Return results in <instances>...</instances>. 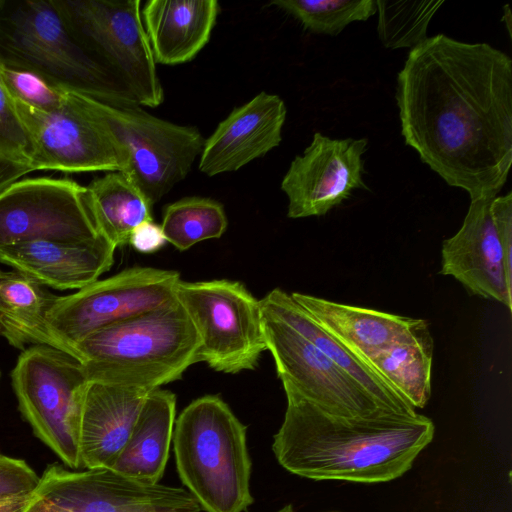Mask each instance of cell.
Returning <instances> with one entry per match:
<instances>
[{
  "label": "cell",
  "instance_id": "d6986e66",
  "mask_svg": "<svg viewBox=\"0 0 512 512\" xmlns=\"http://www.w3.org/2000/svg\"><path fill=\"white\" fill-rule=\"evenodd\" d=\"M115 249L103 237L81 243L33 240L0 246V263L42 286L79 290L110 269Z\"/></svg>",
  "mask_w": 512,
  "mask_h": 512
},
{
  "label": "cell",
  "instance_id": "9c48e42d",
  "mask_svg": "<svg viewBox=\"0 0 512 512\" xmlns=\"http://www.w3.org/2000/svg\"><path fill=\"white\" fill-rule=\"evenodd\" d=\"M79 95L121 145L124 173L152 206L185 179L202 152L205 139L194 126L163 120L140 106L116 107Z\"/></svg>",
  "mask_w": 512,
  "mask_h": 512
},
{
  "label": "cell",
  "instance_id": "3957f363",
  "mask_svg": "<svg viewBox=\"0 0 512 512\" xmlns=\"http://www.w3.org/2000/svg\"><path fill=\"white\" fill-rule=\"evenodd\" d=\"M199 338L176 301L100 329L75 344L88 380L154 390L199 362Z\"/></svg>",
  "mask_w": 512,
  "mask_h": 512
},
{
  "label": "cell",
  "instance_id": "ac0fdd59",
  "mask_svg": "<svg viewBox=\"0 0 512 512\" xmlns=\"http://www.w3.org/2000/svg\"><path fill=\"white\" fill-rule=\"evenodd\" d=\"M150 392L88 380L80 419V468H112Z\"/></svg>",
  "mask_w": 512,
  "mask_h": 512
},
{
  "label": "cell",
  "instance_id": "5bb4252c",
  "mask_svg": "<svg viewBox=\"0 0 512 512\" xmlns=\"http://www.w3.org/2000/svg\"><path fill=\"white\" fill-rule=\"evenodd\" d=\"M102 238L88 190L66 178H24L0 193V246L50 240L91 242Z\"/></svg>",
  "mask_w": 512,
  "mask_h": 512
},
{
  "label": "cell",
  "instance_id": "f546056e",
  "mask_svg": "<svg viewBox=\"0 0 512 512\" xmlns=\"http://www.w3.org/2000/svg\"><path fill=\"white\" fill-rule=\"evenodd\" d=\"M0 74L12 95L34 108L51 111L67 104V90L36 73L0 64Z\"/></svg>",
  "mask_w": 512,
  "mask_h": 512
},
{
  "label": "cell",
  "instance_id": "e0dca14e",
  "mask_svg": "<svg viewBox=\"0 0 512 512\" xmlns=\"http://www.w3.org/2000/svg\"><path fill=\"white\" fill-rule=\"evenodd\" d=\"M286 114L284 101L264 91L234 108L205 139L199 170L216 176L266 155L282 140Z\"/></svg>",
  "mask_w": 512,
  "mask_h": 512
},
{
  "label": "cell",
  "instance_id": "5b68a950",
  "mask_svg": "<svg viewBox=\"0 0 512 512\" xmlns=\"http://www.w3.org/2000/svg\"><path fill=\"white\" fill-rule=\"evenodd\" d=\"M0 64L107 105L139 106L77 43L53 0H0Z\"/></svg>",
  "mask_w": 512,
  "mask_h": 512
},
{
  "label": "cell",
  "instance_id": "277c9868",
  "mask_svg": "<svg viewBox=\"0 0 512 512\" xmlns=\"http://www.w3.org/2000/svg\"><path fill=\"white\" fill-rule=\"evenodd\" d=\"M246 426L218 396L186 406L173 429L178 475L206 512H243L253 503Z\"/></svg>",
  "mask_w": 512,
  "mask_h": 512
},
{
  "label": "cell",
  "instance_id": "d6a6232c",
  "mask_svg": "<svg viewBox=\"0 0 512 512\" xmlns=\"http://www.w3.org/2000/svg\"><path fill=\"white\" fill-rule=\"evenodd\" d=\"M490 213L501 246L507 279L512 284V193L494 197Z\"/></svg>",
  "mask_w": 512,
  "mask_h": 512
},
{
  "label": "cell",
  "instance_id": "484cf974",
  "mask_svg": "<svg viewBox=\"0 0 512 512\" xmlns=\"http://www.w3.org/2000/svg\"><path fill=\"white\" fill-rule=\"evenodd\" d=\"M432 354L428 329L411 340L392 345L367 365L414 409L423 408L431 396Z\"/></svg>",
  "mask_w": 512,
  "mask_h": 512
},
{
  "label": "cell",
  "instance_id": "9a60e30c",
  "mask_svg": "<svg viewBox=\"0 0 512 512\" xmlns=\"http://www.w3.org/2000/svg\"><path fill=\"white\" fill-rule=\"evenodd\" d=\"M365 138L332 139L316 132L302 155L285 173L281 189L288 198L287 216H322L348 199L364 180Z\"/></svg>",
  "mask_w": 512,
  "mask_h": 512
},
{
  "label": "cell",
  "instance_id": "74e56055",
  "mask_svg": "<svg viewBox=\"0 0 512 512\" xmlns=\"http://www.w3.org/2000/svg\"><path fill=\"white\" fill-rule=\"evenodd\" d=\"M277 512H294V509H293L292 505L289 504V505L284 506L282 509H280Z\"/></svg>",
  "mask_w": 512,
  "mask_h": 512
},
{
  "label": "cell",
  "instance_id": "f1b7e54d",
  "mask_svg": "<svg viewBox=\"0 0 512 512\" xmlns=\"http://www.w3.org/2000/svg\"><path fill=\"white\" fill-rule=\"evenodd\" d=\"M269 5L293 16L311 33L332 36L377 11L374 0H274Z\"/></svg>",
  "mask_w": 512,
  "mask_h": 512
},
{
  "label": "cell",
  "instance_id": "8fae6325",
  "mask_svg": "<svg viewBox=\"0 0 512 512\" xmlns=\"http://www.w3.org/2000/svg\"><path fill=\"white\" fill-rule=\"evenodd\" d=\"M180 280L174 270L126 269L72 294L57 296L48 312L49 323L75 347L100 329L170 304Z\"/></svg>",
  "mask_w": 512,
  "mask_h": 512
},
{
  "label": "cell",
  "instance_id": "603a6c76",
  "mask_svg": "<svg viewBox=\"0 0 512 512\" xmlns=\"http://www.w3.org/2000/svg\"><path fill=\"white\" fill-rule=\"evenodd\" d=\"M175 412L172 392L160 388L151 391L111 469L140 483L158 484L169 457Z\"/></svg>",
  "mask_w": 512,
  "mask_h": 512
},
{
  "label": "cell",
  "instance_id": "83f0119b",
  "mask_svg": "<svg viewBox=\"0 0 512 512\" xmlns=\"http://www.w3.org/2000/svg\"><path fill=\"white\" fill-rule=\"evenodd\" d=\"M378 36L386 48H415L427 37L428 24L443 1H375Z\"/></svg>",
  "mask_w": 512,
  "mask_h": 512
},
{
  "label": "cell",
  "instance_id": "4316f807",
  "mask_svg": "<svg viewBox=\"0 0 512 512\" xmlns=\"http://www.w3.org/2000/svg\"><path fill=\"white\" fill-rule=\"evenodd\" d=\"M224 207L206 197H185L168 204L161 228L167 242L184 251L207 239L220 238L227 228Z\"/></svg>",
  "mask_w": 512,
  "mask_h": 512
},
{
  "label": "cell",
  "instance_id": "ba28073f",
  "mask_svg": "<svg viewBox=\"0 0 512 512\" xmlns=\"http://www.w3.org/2000/svg\"><path fill=\"white\" fill-rule=\"evenodd\" d=\"M175 299L198 335L199 362L227 374L257 367L266 350L260 303L245 285L227 279L180 280Z\"/></svg>",
  "mask_w": 512,
  "mask_h": 512
},
{
  "label": "cell",
  "instance_id": "7a4b0ae2",
  "mask_svg": "<svg viewBox=\"0 0 512 512\" xmlns=\"http://www.w3.org/2000/svg\"><path fill=\"white\" fill-rule=\"evenodd\" d=\"M281 382L287 407L272 450L292 474L313 480L386 482L410 470L433 440L435 426L424 415L336 416Z\"/></svg>",
  "mask_w": 512,
  "mask_h": 512
},
{
  "label": "cell",
  "instance_id": "e575fe53",
  "mask_svg": "<svg viewBox=\"0 0 512 512\" xmlns=\"http://www.w3.org/2000/svg\"><path fill=\"white\" fill-rule=\"evenodd\" d=\"M33 171L30 166L11 161L0 155V193Z\"/></svg>",
  "mask_w": 512,
  "mask_h": 512
},
{
  "label": "cell",
  "instance_id": "6da1fadb",
  "mask_svg": "<svg viewBox=\"0 0 512 512\" xmlns=\"http://www.w3.org/2000/svg\"><path fill=\"white\" fill-rule=\"evenodd\" d=\"M401 133L448 185L494 198L512 164V60L444 34L410 50L398 73Z\"/></svg>",
  "mask_w": 512,
  "mask_h": 512
},
{
  "label": "cell",
  "instance_id": "2e32d148",
  "mask_svg": "<svg viewBox=\"0 0 512 512\" xmlns=\"http://www.w3.org/2000/svg\"><path fill=\"white\" fill-rule=\"evenodd\" d=\"M493 198L471 200L462 226L442 243V275L452 276L471 294L512 308V284L490 213Z\"/></svg>",
  "mask_w": 512,
  "mask_h": 512
},
{
  "label": "cell",
  "instance_id": "8d00e7d4",
  "mask_svg": "<svg viewBox=\"0 0 512 512\" xmlns=\"http://www.w3.org/2000/svg\"><path fill=\"white\" fill-rule=\"evenodd\" d=\"M503 11H504V14H503V17H502V21H504L505 25H506V28L508 30V34H509V37L511 38V33H512V21H511V11H510V8H509V5H505L503 7Z\"/></svg>",
  "mask_w": 512,
  "mask_h": 512
},
{
  "label": "cell",
  "instance_id": "d4e9b609",
  "mask_svg": "<svg viewBox=\"0 0 512 512\" xmlns=\"http://www.w3.org/2000/svg\"><path fill=\"white\" fill-rule=\"evenodd\" d=\"M87 190L97 230L115 248L128 244L136 227L153 220L151 203L124 172H108Z\"/></svg>",
  "mask_w": 512,
  "mask_h": 512
},
{
  "label": "cell",
  "instance_id": "44dd1931",
  "mask_svg": "<svg viewBox=\"0 0 512 512\" xmlns=\"http://www.w3.org/2000/svg\"><path fill=\"white\" fill-rule=\"evenodd\" d=\"M220 12L216 0H149L141 9L148 42L158 64L191 61L208 43Z\"/></svg>",
  "mask_w": 512,
  "mask_h": 512
},
{
  "label": "cell",
  "instance_id": "ffe728a7",
  "mask_svg": "<svg viewBox=\"0 0 512 512\" xmlns=\"http://www.w3.org/2000/svg\"><path fill=\"white\" fill-rule=\"evenodd\" d=\"M291 297L366 364L392 345L428 330V323L423 319L341 304L299 292L291 293Z\"/></svg>",
  "mask_w": 512,
  "mask_h": 512
},
{
  "label": "cell",
  "instance_id": "cb8c5ba5",
  "mask_svg": "<svg viewBox=\"0 0 512 512\" xmlns=\"http://www.w3.org/2000/svg\"><path fill=\"white\" fill-rule=\"evenodd\" d=\"M259 301L351 375L387 411L407 416L417 414L416 409L398 396L365 362L322 328L291 294L275 288Z\"/></svg>",
  "mask_w": 512,
  "mask_h": 512
},
{
  "label": "cell",
  "instance_id": "8992f818",
  "mask_svg": "<svg viewBox=\"0 0 512 512\" xmlns=\"http://www.w3.org/2000/svg\"><path fill=\"white\" fill-rule=\"evenodd\" d=\"M77 43L106 69L139 106L164 98L139 0H53Z\"/></svg>",
  "mask_w": 512,
  "mask_h": 512
},
{
  "label": "cell",
  "instance_id": "1f68e13d",
  "mask_svg": "<svg viewBox=\"0 0 512 512\" xmlns=\"http://www.w3.org/2000/svg\"><path fill=\"white\" fill-rule=\"evenodd\" d=\"M39 480L26 461L0 454V500L31 494Z\"/></svg>",
  "mask_w": 512,
  "mask_h": 512
},
{
  "label": "cell",
  "instance_id": "4fadbf2b",
  "mask_svg": "<svg viewBox=\"0 0 512 512\" xmlns=\"http://www.w3.org/2000/svg\"><path fill=\"white\" fill-rule=\"evenodd\" d=\"M260 303V301H259ZM261 325L277 375L322 411L342 417H374L387 411L360 383L269 309Z\"/></svg>",
  "mask_w": 512,
  "mask_h": 512
},
{
  "label": "cell",
  "instance_id": "7c38bea8",
  "mask_svg": "<svg viewBox=\"0 0 512 512\" xmlns=\"http://www.w3.org/2000/svg\"><path fill=\"white\" fill-rule=\"evenodd\" d=\"M13 98L32 145L34 170L125 172L124 150L78 93L67 90L66 106L51 111Z\"/></svg>",
  "mask_w": 512,
  "mask_h": 512
},
{
  "label": "cell",
  "instance_id": "836d02e7",
  "mask_svg": "<svg viewBox=\"0 0 512 512\" xmlns=\"http://www.w3.org/2000/svg\"><path fill=\"white\" fill-rule=\"evenodd\" d=\"M166 243L161 225L154 223L153 220L140 224L129 238V244L141 253L156 252Z\"/></svg>",
  "mask_w": 512,
  "mask_h": 512
},
{
  "label": "cell",
  "instance_id": "7402d4cb",
  "mask_svg": "<svg viewBox=\"0 0 512 512\" xmlns=\"http://www.w3.org/2000/svg\"><path fill=\"white\" fill-rule=\"evenodd\" d=\"M56 298L27 275L0 270V336L18 349L48 345L79 359L77 349L49 323L48 312Z\"/></svg>",
  "mask_w": 512,
  "mask_h": 512
},
{
  "label": "cell",
  "instance_id": "52a82bcc",
  "mask_svg": "<svg viewBox=\"0 0 512 512\" xmlns=\"http://www.w3.org/2000/svg\"><path fill=\"white\" fill-rule=\"evenodd\" d=\"M19 410L35 436L70 469L80 468V419L88 377L80 360L48 345H32L11 372Z\"/></svg>",
  "mask_w": 512,
  "mask_h": 512
},
{
  "label": "cell",
  "instance_id": "d590c367",
  "mask_svg": "<svg viewBox=\"0 0 512 512\" xmlns=\"http://www.w3.org/2000/svg\"><path fill=\"white\" fill-rule=\"evenodd\" d=\"M31 498V494L0 500V512H22Z\"/></svg>",
  "mask_w": 512,
  "mask_h": 512
},
{
  "label": "cell",
  "instance_id": "30bf717a",
  "mask_svg": "<svg viewBox=\"0 0 512 512\" xmlns=\"http://www.w3.org/2000/svg\"><path fill=\"white\" fill-rule=\"evenodd\" d=\"M185 489L144 484L112 469L73 471L52 463L22 512H200Z\"/></svg>",
  "mask_w": 512,
  "mask_h": 512
},
{
  "label": "cell",
  "instance_id": "4dcf8cb0",
  "mask_svg": "<svg viewBox=\"0 0 512 512\" xmlns=\"http://www.w3.org/2000/svg\"><path fill=\"white\" fill-rule=\"evenodd\" d=\"M0 155L11 161L30 166L33 169V149L29 135L17 112L14 98L1 74Z\"/></svg>",
  "mask_w": 512,
  "mask_h": 512
}]
</instances>
